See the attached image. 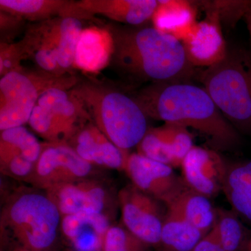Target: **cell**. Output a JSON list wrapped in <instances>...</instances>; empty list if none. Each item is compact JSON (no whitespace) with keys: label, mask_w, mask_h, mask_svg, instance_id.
<instances>
[{"label":"cell","mask_w":251,"mask_h":251,"mask_svg":"<svg viewBox=\"0 0 251 251\" xmlns=\"http://www.w3.org/2000/svg\"><path fill=\"white\" fill-rule=\"evenodd\" d=\"M148 117L191 127L216 151H232L241 135L225 118L203 87L190 82H152L132 95Z\"/></svg>","instance_id":"cell-1"},{"label":"cell","mask_w":251,"mask_h":251,"mask_svg":"<svg viewBox=\"0 0 251 251\" xmlns=\"http://www.w3.org/2000/svg\"><path fill=\"white\" fill-rule=\"evenodd\" d=\"M106 27L113 39L110 64L125 75L152 82H189L194 76L182 43L173 36L153 27Z\"/></svg>","instance_id":"cell-2"},{"label":"cell","mask_w":251,"mask_h":251,"mask_svg":"<svg viewBox=\"0 0 251 251\" xmlns=\"http://www.w3.org/2000/svg\"><path fill=\"white\" fill-rule=\"evenodd\" d=\"M72 90L92 122L117 148L128 151L139 145L150 127L131 95L92 80H80Z\"/></svg>","instance_id":"cell-3"},{"label":"cell","mask_w":251,"mask_h":251,"mask_svg":"<svg viewBox=\"0 0 251 251\" xmlns=\"http://www.w3.org/2000/svg\"><path fill=\"white\" fill-rule=\"evenodd\" d=\"M62 219L58 208L46 193L19 191L10 196L1 208V240L27 250L50 251L61 231Z\"/></svg>","instance_id":"cell-4"},{"label":"cell","mask_w":251,"mask_h":251,"mask_svg":"<svg viewBox=\"0 0 251 251\" xmlns=\"http://www.w3.org/2000/svg\"><path fill=\"white\" fill-rule=\"evenodd\" d=\"M200 80L227 122L251 137V52L228 47L224 59L206 68Z\"/></svg>","instance_id":"cell-5"},{"label":"cell","mask_w":251,"mask_h":251,"mask_svg":"<svg viewBox=\"0 0 251 251\" xmlns=\"http://www.w3.org/2000/svg\"><path fill=\"white\" fill-rule=\"evenodd\" d=\"M83 29L82 20L58 16L31 23L19 42L26 59H31L39 70L64 76L74 74L75 50Z\"/></svg>","instance_id":"cell-6"},{"label":"cell","mask_w":251,"mask_h":251,"mask_svg":"<svg viewBox=\"0 0 251 251\" xmlns=\"http://www.w3.org/2000/svg\"><path fill=\"white\" fill-rule=\"evenodd\" d=\"M80 80L75 74L54 76L40 70L22 69L0 79V130L28 123L41 94L49 89L72 90Z\"/></svg>","instance_id":"cell-7"},{"label":"cell","mask_w":251,"mask_h":251,"mask_svg":"<svg viewBox=\"0 0 251 251\" xmlns=\"http://www.w3.org/2000/svg\"><path fill=\"white\" fill-rule=\"evenodd\" d=\"M92 122L83 104L72 90L49 89L38 99L29 124L49 143H67Z\"/></svg>","instance_id":"cell-8"},{"label":"cell","mask_w":251,"mask_h":251,"mask_svg":"<svg viewBox=\"0 0 251 251\" xmlns=\"http://www.w3.org/2000/svg\"><path fill=\"white\" fill-rule=\"evenodd\" d=\"M117 199L126 228L150 247L158 249L166 215V205L133 184L122 188Z\"/></svg>","instance_id":"cell-9"},{"label":"cell","mask_w":251,"mask_h":251,"mask_svg":"<svg viewBox=\"0 0 251 251\" xmlns=\"http://www.w3.org/2000/svg\"><path fill=\"white\" fill-rule=\"evenodd\" d=\"M93 166L67 143H48L27 182L46 191L57 185L88 179Z\"/></svg>","instance_id":"cell-10"},{"label":"cell","mask_w":251,"mask_h":251,"mask_svg":"<svg viewBox=\"0 0 251 251\" xmlns=\"http://www.w3.org/2000/svg\"><path fill=\"white\" fill-rule=\"evenodd\" d=\"M125 171L133 186L166 206L173 204L189 188L173 168L138 152L128 155Z\"/></svg>","instance_id":"cell-11"},{"label":"cell","mask_w":251,"mask_h":251,"mask_svg":"<svg viewBox=\"0 0 251 251\" xmlns=\"http://www.w3.org/2000/svg\"><path fill=\"white\" fill-rule=\"evenodd\" d=\"M229 163L211 148L193 146L182 163V178L192 189L212 199L223 192Z\"/></svg>","instance_id":"cell-12"},{"label":"cell","mask_w":251,"mask_h":251,"mask_svg":"<svg viewBox=\"0 0 251 251\" xmlns=\"http://www.w3.org/2000/svg\"><path fill=\"white\" fill-rule=\"evenodd\" d=\"M41 151L42 145L25 127L2 130L0 134L1 173L27 181L34 172Z\"/></svg>","instance_id":"cell-13"},{"label":"cell","mask_w":251,"mask_h":251,"mask_svg":"<svg viewBox=\"0 0 251 251\" xmlns=\"http://www.w3.org/2000/svg\"><path fill=\"white\" fill-rule=\"evenodd\" d=\"M205 10V18L198 22L192 32L183 41L188 62L196 67L209 68L222 61L227 47L217 11Z\"/></svg>","instance_id":"cell-14"},{"label":"cell","mask_w":251,"mask_h":251,"mask_svg":"<svg viewBox=\"0 0 251 251\" xmlns=\"http://www.w3.org/2000/svg\"><path fill=\"white\" fill-rule=\"evenodd\" d=\"M45 191L62 217L84 212L105 214L108 204L106 188L95 180L81 179L57 185Z\"/></svg>","instance_id":"cell-15"},{"label":"cell","mask_w":251,"mask_h":251,"mask_svg":"<svg viewBox=\"0 0 251 251\" xmlns=\"http://www.w3.org/2000/svg\"><path fill=\"white\" fill-rule=\"evenodd\" d=\"M67 144L92 166L125 171L129 154L114 145L93 122L86 125Z\"/></svg>","instance_id":"cell-16"},{"label":"cell","mask_w":251,"mask_h":251,"mask_svg":"<svg viewBox=\"0 0 251 251\" xmlns=\"http://www.w3.org/2000/svg\"><path fill=\"white\" fill-rule=\"evenodd\" d=\"M111 226L106 214L78 213L63 216L61 232L75 251H103Z\"/></svg>","instance_id":"cell-17"},{"label":"cell","mask_w":251,"mask_h":251,"mask_svg":"<svg viewBox=\"0 0 251 251\" xmlns=\"http://www.w3.org/2000/svg\"><path fill=\"white\" fill-rule=\"evenodd\" d=\"M156 0H80L75 4L92 18L101 15L115 22L140 26L151 20L158 6Z\"/></svg>","instance_id":"cell-18"},{"label":"cell","mask_w":251,"mask_h":251,"mask_svg":"<svg viewBox=\"0 0 251 251\" xmlns=\"http://www.w3.org/2000/svg\"><path fill=\"white\" fill-rule=\"evenodd\" d=\"M113 39L108 28L91 27L81 33L75 50L74 67L98 73L111 62Z\"/></svg>","instance_id":"cell-19"},{"label":"cell","mask_w":251,"mask_h":251,"mask_svg":"<svg viewBox=\"0 0 251 251\" xmlns=\"http://www.w3.org/2000/svg\"><path fill=\"white\" fill-rule=\"evenodd\" d=\"M151 21L153 27L181 42L192 32L198 22L196 1L160 0Z\"/></svg>","instance_id":"cell-20"},{"label":"cell","mask_w":251,"mask_h":251,"mask_svg":"<svg viewBox=\"0 0 251 251\" xmlns=\"http://www.w3.org/2000/svg\"><path fill=\"white\" fill-rule=\"evenodd\" d=\"M72 3L67 0H0V11L35 23L58 16L72 17Z\"/></svg>","instance_id":"cell-21"},{"label":"cell","mask_w":251,"mask_h":251,"mask_svg":"<svg viewBox=\"0 0 251 251\" xmlns=\"http://www.w3.org/2000/svg\"><path fill=\"white\" fill-rule=\"evenodd\" d=\"M223 192L232 210L251 225V173L244 161L229 163Z\"/></svg>","instance_id":"cell-22"},{"label":"cell","mask_w":251,"mask_h":251,"mask_svg":"<svg viewBox=\"0 0 251 251\" xmlns=\"http://www.w3.org/2000/svg\"><path fill=\"white\" fill-rule=\"evenodd\" d=\"M204 236L179 213L167 207L158 249L159 251H192Z\"/></svg>","instance_id":"cell-23"},{"label":"cell","mask_w":251,"mask_h":251,"mask_svg":"<svg viewBox=\"0 0 251 251\" xmlns=\"http://www.w3.org/2000/svg\"><path fill=\"white\" fill-rule=\"evenodd\" d=\"M190 224L204 235L214 228L217 219V208L214 207L210 198L188 188L171 205Z\"/></svg>","instance_id":"cell-24"},{"label":"cell","mask_w":251,"mask_h":251,"mask_svg":"<svg viewBox=\"0 0 251 251\" xmlns=\"http://www.w3.org/2000/svg\"><path fill=\"white\" fill-rule=\"evenodd\" d=\"M216 227L220 244L226 251H247L251 234L232 209L217 208Z\"/></svg>","instance_id":"cell-25"},{"label":"cell","mask_w":251,"mask_h":251,"mask_svg":"<svg viewBox=\"0 0 251 251\" xmlns=\"http://www.w3.org/2000/svg\"><path fill=\"white\" fill-rule=\"evenodd\" d=\"M137 148L140 154L175 168L173 155L160 126L150 127Z\"/></svg>","instance_id":"cell-26"},{"label":"cell","mask_w":251,"mask_h":251,"mask_svg":"<svg viewBox=\"0 0 251 251\" xmlns=\"http://www.w3.org/2000/svg\"><path fill=\"white\" fill-rule=\"evenodd\" d=\"M160 128L171 150L175 168L181 167L185 156L194 146L192 135L188 128L177 124L165 123Z\"/></svg>","instance_id":"cell-27"},{"label":"cell","mask_w":251,"mask_h":251,"mask_svg":"<svg viewBox=\"0 0 251 251\" xmlns=\"http://www.w3.org/2000/svg\"><path fill=\"white\" fill-rule=\"evenodd\" d=\"M198 4L204 9L217 11L222 25H224L229 28H233L251 8V1L249 0L202 1H198Z\"/></svg>","instance_id":"cell-28"},{"label":"cell","mask_w":251,"mask_h":251,"mask_svg":"<svg viewBox=\"0 0 251 251\" xmlns=\"http://www.w3.org/2000/svg\"><path fill=\"white\" fill-rule=\"evenodd\" d=\"M103 251H150V246L133 235L125 226H113L105 236Z\"/></svg>","instance_id":"cell-29"},{"label":"cell","mask_w":251,"mask_h":251,"mask_svg":"<svg viewBox=\"0 0 251 251\" xmlns=\"http://www.w3.org/2000/svg\"><path fill=\"white\" fill-rule=\"evenodd\" d=\"M20 42H1L0 44V75L1 77L13 72L22 70L21 63L25 59Z\"/></svg>","instance_id":"cell-30"},{"label":"cell","mask_w":251,"mask_h":251,"mask_svg":"<svg viewBox=\"0 0 251 251\" xmlns=\"http://www.w3.org/2000/svg\"><path fill=\"white\" fill-rule=\"evenodd\" d=\"M0 22H1V36H5V34L9 36L10 34L14 33V31H18V28L21 27L23 23L25 21H23L21 18L12 16V15L1 12L0 14Z\"/></svg>","instance_id":"cell-31"},{"label":"cell","mask_w":251,"mask_h":251,"mask_svg":"<svg viewBox=\"0 0 251 251\" xmlns=\"http://www.w3.org/2000/svg\"><path fill=\"white\" fill-rule=\"evenodd\" d=\"M219 243L218 229L214 226V228L198 243L192 251H214Z\"/></svg>","instance_id":"cell-32"},{"label":"cell","mask_w":251,"mask_h":251,"mask_svg":"<svg viewBox=\"0 0 251 251\" xmlns=\"http://www.w3.org/2000/svg\"><path fill=\"white\" fill-rule=\"evenodd\" d=\"M244 20L247 23L248 31H249V36H250L251 46V8L248 11L245 16H244Z\"/></svg>","instance_id":"cell-33"},{"label":"cell","mask_w":251,"mask_h":251,"mask_svg":"<svg viewBox=\"0 0 251 251\" xmlns=\"http://www.w3.org/2000/svg\"><path fill=\"white\" fill-rule=\"evenodd\" d=\"M214 251H226L224 250V248L222 247V246H221V244H218L217 246H216V247L215 249H214Z\"/></svg>","instance_id":"cell-34"},{"label":"cell","mask_w":251,"mask_h":251,"mask_svg":"<svg viewBox=\"0 0 251 251\" xmlns=\"http://www.w3.org/2000/svg\"><path fill=\"white\" fill-rule=\"evenodd\" d=\"M13 251H32L30 250H27V249H21V248H16Z\"/></svg>","instance_id":"cell-35"},{"label":"cell","mask_w":251,"mask_h":251,"mask_svg":"<svg viewBox=\"0 0 251 251\" xmlns=\"http://www.w3.org/2000/svg\"><path fill=\"white\" fill-rule=\"evenodd\" d=\"M247 251H251V239L250 242H249V244H248Z\"/></svg>","instance_id":"cell-36"}]
</instances>
